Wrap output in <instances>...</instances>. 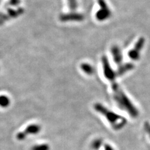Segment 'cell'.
<instances>
[{
	"label": "cell",
	"instance_id": "10",
	"mask_svg": "<svg viewBox=\"0 0 150 150\" xmlns=\"http://www.w3.org/2000/svg\"><path fill=\"white\" fill-rule=\"evenodd\" d=\"M83 71L88 74H92L94 73V69L92 66L88 63H83L81 67Z\"/></svg>",
	"mask_w": 150,
	"mask_h": 150
},
{
	"label": "cell",
	"instance_id": "16",
	"mask_svg": "<svg viewBox=\"0 0 150 150\" xmlns=\"http://www.w3.org/2000/svg\"><path fill=\"white\" fill-rule=\"evenodd\" d=\"M146 130L148 131V133H149V136H150V125H146Z\"/></svg>",
	"mask_w": 150,
	"mask_h": 150
},
{
	"label": "cell",
	"instance_id": "9",
	"mask_svg": "<svg viewBox=\"0 0 150 150\" xmlns=\"http://www.w3.org/2000/svg\"><path fill=\"white\" fill-rule=\"evenodd\" d=\"M134 68V65L131 63H127L124 65H122L120 67V68L117 71V74L119 75H123L125 73H127L129 71H131V69Z\"/></svg>",
	"mask_w": 150,
	"mask_h": 150
},
{
	"label": "cell",
	"instance_id": "4",
	"mask_svg": "<svg viewBox=\"0 0 150 150\" xmlns=\"http://www.w3.org/2000/svg\"><path fill=\"white\" fill-rule=\"evenodd\" d=\"M144 39L143 38H140L136 43L134 48L128 52V56L133 60H138L139 58L140 53L143 48L144 44Z\"/></svg>",
	"mask_w": 150,
	"mask_h": 150
},
{
	"label": "cell",
	"instance_id": "14",
	"mask_svg": "<svg viewBox=\"0 0 150 150\" xmlns=\"http://www.w3.org/2000/svg\"><path fill=\"white\" fill-rule=\"evenodd\" d=\"M102 143H103L102 140H101V139H96L95 141H94V142L92 144V146H93V148L98 149L102 144Z\"/></svg>",
	"mask_w": 150,
	"mask_h": 150
},
{
	"label": "cell",
	"instance_id": "11",
	"mask_svg": "<svg viewBox=\"0 0 150 150\" xmlns=\"http://www.w3.org/2000/svg\"><path fill=\"white\" fill-rule=\"evenodd\" d=\"M10 100L6 96H0V106L3 108H6L9 105Z\"/></svg>",
	"mask_w": 150,
	"mask_h": 150
},
{
	"label": "cell",
	"instance_id": "12",
	"mask_svg": "<svg viewBox=\"0 0 150 150\" xmlns=\"http://www.w3.org/2000/svg\"><path fill=\"white\" fill-rule=\"evenodd\" d=\"M50 146L47 144H38L31 148V150H49Z\"/></svg>",
	"mask_w": 150,
	"mask_h": 150
},
{
	"label": "cell",
	"instance_id": "2",
	"mask_svg": "<svg viewBox=\"0 0 150 150\" xmlns=\"http://www.w3.org/2000/svg\"><path fill=\"white\" fill-rule=\"evenodd\" d=\"M95 109L96 111L104 116L106 120L112 126L113 129L118 130L123 128L126 123V120L123 117L119 116L115 113L114 112L108 110L106 108L103 106L101 104L97 103L95 105Z\"/></svg>",
	"mask_w": 150,
	"mask_h": 150
},
{
	"label": "cell",
	"instance_id": "1",
	"mask_svg": "<svg viewBox=\"0 0 150 150\" xmlns=\"http://www.w3.org/2000/svg\"><path fill=\"white\" fill-rule=\"evenodd\" d=\"M112 89L113 91V96L115 101L118 103L120 107L127 111L133 118H136L138 115V111L136 108L129 98L126 96L124 92L116 82L112 84Z\"/></svg>",
	"mask_w": 150,
	"mask_h": 150
},
{
	"label": "cell",
	"instance_id": "13",
	"mask_svg": "<svg viewBox=\"0 0 150 150\" xmlns=\"http://www.w3.org/2000/svg\"><path fill=\"white\" fill-rule=\"evenodd\" d=\"M68 6L72 11H74L78 7V3L76 0H67Z\"/></svg>",
	"mask_w": 150,
	"mask_h": 150
},
{
	"label": "cell",
	"instance_id": "6",
	"mask_svg": "<svg viewBox=\"0 0 150 150\" xmlns=\"http://www.w3.org/2000/svg\"><path fill=\"white\" fill-rule=\"evenodd\" d=\"M103 72H104L105 76L110 81H113L116 78V73L112 70L109 64L108 60L106 56H103L102 58Z\"/></svg>",
	"mask_w": 150,
	"mask_h": 150
},
{
	"label": "cell",
	"instance_id": "7",
	"mask_svg": "<svg viewBox=\"0 0 150 150\" xmlns=\"http://www.w3.org/2000/svg\"><path fill=\"white\" fill-rule=\"evenodd\" d=\"M60 20L64 22L68 21H81L84 19V16L82 14L78 13H69L67 14H63L59 17Z\"/></svg>",
	"mask_w": 150,
	"mask_h": 150
},
{
	"label": "cell",
	"instance_id": "8",
	"mask_svg": "<svg viewBox=\"0 0 150 150\" xmlns=\"http://www.w3.org/2000/svg\"><path fill=\"white\" fill-rule=\"evenodd\" d=\"M111 52L112 54V57H113L114 62L117 64L121 63L122 62V59H123V56H122L121 50H120L118 47L116 46L112 47Z\"/></svg>",
	"mask_w": 150,
	"mask_h": 150
},
{
	"label": "cell",
	"instance_id": "3",
	"mask_svg": "<svg viewBox=\"0 0 150 150\" xmlns=\"http://www.w3.org/2000/svg\"><path fill=\"white\" fill-rule=\"evenodd\" d=\"M100 9L96 13V20L100 21H103L108 19L111 15V12L105 0H98Z\"/></svg>",
	"mask_w": 150,
	"mask_h": 150
},
{
	"label": "cell",
	"instance_id": "15",
	"mask_svg": "<svg viewBox=\"0 0 150 150\" xmlns=\"http://www.w3.org/2000/svg\"><path fill=\"white\" fill-rule=\"evenodd\" d=\"M105 150H115L110 144H106L105 146Z\"/></svg>",
	"mask_w": 150,
	"mask_h": 150
},
{
	"label": "cell",
	"instance_id": "5",
	"mask_svg": "<svg viewBox=\"0 0 150 150\" xmlns=\"http://www.w3.org/2000/svg\"><path fill=\"white\" fill-rule=\"evenodd\" d=\"M40 130L41 127L40 125L36 124L31 125L30 126H28L24 131L18 133L16 138L18 140L22 141L23 139H25L28 134H36L37 133H38Z\"/></svg>",
	"mask_w": 150,
	"mask_h": 150
}]
</instances>
